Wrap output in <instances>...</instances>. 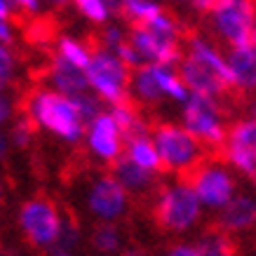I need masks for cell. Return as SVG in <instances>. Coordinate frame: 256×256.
Here are the masks:
<instances>
[{
	"mask_svg": "<svg viewBox=\"0 0 256 256\" xmlns=\"http://www.w3.org/2000/svg\"><path fill=\"white\" fill-rule=\"evenodd\" d=\"M12 16H14L12 5H10L8 0H0V22H12Z\"/></svg>",
	"mask_w": 256,
	"mask_h": 256,
	"instance_id": "cell-34",
	"label": "cell"
},
{
	"mask_svg": "<svg viewBox=\"0 0 256 256\" xmlns=\"http://www.w3.org/2000/svg\"><path fill=\"white\" fill-rule=\"evenodd\" d=\"M113 176L118 178V184L130 195L148 193L158 181V174H153V172H148V170H141V167H136L134 162L124 160V158H120L113 164Z\"/></svg>",
	"mask_w": 256,
	"mask_h": 256,
	"instance_id": "cell-18",
	"label": "cell"
},
{
	"mask_svg": "<svg viewBox=\"0 0 256 256\" xmlns=\"http://www.w3.org/2000/svg\"><path fill=\"white\" fill-rule=\"evenodd\" d=\"M10 139H8V132L5 130H0V162H5L10 156Z\"/></svg>",
	"mask_w": 256,
	"mask_h": 256,
	"instance_id": "cell-33",
	"label": "cell"
},
{
	"mask_svg": "<svg viewBox=\"0 0 256 256\" xmlns=\"http://www.w3.org/2000/svg\"><path fill=\"white\" fill-rule=\"evenodd\" d=\"M181 24L174 14L162 10L144 26H132L127 31L130 45L144 64H174L181 59Z\"/></svg>",
	"mask_w": 256,
	"mask_h": 256,
	"instance_id": "cell-2",
	"label": "cell"
},
{
	"mask_svg": "<svg viewBox=\"0 0 256 256\" xmlns=\"http://www.w3.org/2000/svg\"><path fill=\"white\" fill-rule=\"evenodd\" d=\"M24 116L40 132L59 139L62 144L76 146L85 134V118L80 113L76 96L59 94L50 87H40L28 94L24 104Z\"/></svg>",
	"mask_w": 256,
	"mask_h": 256,
	"instance_id": "cell-1",
	"label": "cell"
},
{
	"mask_svg": "<svg viewBox=\"0 0 256 256\" xmlns=\"http://www.w3.org/2000/svg\"><path fill=\"white\" fill-rule=\"evenodd\" d=\"M122 158L134 162L136 167H141V170L153 172V174L162 172L160 170V160H158V150L153 146V139H150V132H139V134L127 136Z\"/></svg>",
	"mask_w": 256,
	"mask_h": 256,
	"instance_id": "cell-17",
	"label": "cell"
},
{
	"mask_svg": "<svg viewBox=\"0 0 256 256\" xmlns=\"http://www.w3.org/2000/svg\"><path fill=\"white\" fill-rule=\"evenodd\" d=\"M256 228V195L235 193V198L218 212V230L224 235H244Z\"/></svg>",
	"mask_w": 256,
	"mask_h": 256,
	"instance_id": "cell-13",
	"label": "cell"
},
{
	"mask_svg": "<svg viewBox=\"0 0 256 256\" xmlns=\"http://www.w3.org/2000/svg\"><path fill=\"white\" fill-rule=\"evenodd\" d=\"M249 42L256 47V24H254V28H252V38H249Z\"/></svg>",
	"mask_w": 256,
	"mask_h": 256,
	"instance_id": "cell-39",
	"label": "cell"
},
{
	"mask_svg": "<svg viewBox=\"0 0 256 256\" xmlns=\"http://www.w3.org/2000/svg\"><path fill=\"white\" fill-rule=\"evenodd\" d=\"M70 5L78 10V14L85 22L94 24V26H106L113 22V16L120 10L118 0H70Z\"/></svg>",
	"mask_w": 256,
	"mask_h": 256,
	"instance_id": "cell-19",
	"label": "cell"
},
{
	"mask_svg": "<svg viewBox=\"0 0 256 256\" xmlns=\"http://www.w3.org/2000/svg\"><path fill=\"white\" fill-rule=\"evenodd\" d=\"M85 148L90 158H94L101 164H116L122 158L124 150V132L120 130L118 120L108 110H99L96 116L85 124V134H82Z\"/></svg>",
	"mask_w": 256,
	"mask_h": 256,
	"instance_id": "cell-11",
	"label": "cell"
},
{
	"mask_svg": "<svg viewBox=\"0 0 256 256\" xmlns=\"http://www.w3.org/2000/svg\"><path fill=\"white\" fill-rule=\"evenodd\" d=\"M16 118V101L10 94V90H0V130L10 127V122Z\"/></svg>",
	"mask_w": 256,
	"mask_h": 256,
	"instance_id": "cell-28",
	"label": "cell"
},
{
	"mask_svg": "<svg viewBox=\"0 0 256 256\" xmlns=\"http://www.w3.org/2000/svg\"><path fill=\"white\" fill-rule=\"evenodd\" d=\"M54 256H73V254H70V252H66V249H59Z\"/></svg>",
	"mask_w": 256,
	"mask_h": 256,
	"instance_id": "cell-40",
	"label": "cell"
},
{
	"mask_svg": "<svg viewBox=\"0 0 256 256\" xmlns=\"http://www.w3.org/2000/svg\"><path fill=\"white\" fill-rule=\"evenodd\" d=\"M16 70H19V62H16L14 50L0 42V90H10V85L16 78Z\"/></svg>",
	"mask_w": 256,
	"mask_h": 256,
	"instance_id": "cell-26",
	"label": "cell"
},
{
	"mask_svg": "<svg viewBox=\"0 0 256 256\" xmlns=\"http://www.w3.org/2000/svg\"><path fill=\"white\" fill-rule=\"evenodd\" d=\"M188 176H190L188 184L204 212L218 214L238 193V174L218 160H210V162L202 160Z\"/></svg>",
	"mask_w": 256,
	"mask_h": 256,
	"instance_id": "cell-8",
	"label": "cell"
},
{
	"mask_svg": "<svg viewBox=\"0 0 256 256\" xmlns=\"http://www.w3.org/2000/svg\"><path fill=\"white\" fill-rule=\"evenodd\" d=\"M14 38H16L14 24H12V22H0V42H2V45H10V47H12Z\"/></svg>",
	"mask_w": 256,
	"mask_h": 256,
	"instance_id": "cell-31",
	"label": "cell"
},
{
	"mask_svg": "<svg viewBox=\"0 0 256 256\" xmlns=\"http://www.w3.org/2000/svg\"><path fill=\"white\" fill-rule=\"evenodd\" d=\"M226 164L242 176L256 174V120L252 116L240 118L226 132L224 141Z\"/></svg>",
	"mask_w": 256,
	"mask_h": 256,
	"instance_id": "cell-12",
	"label": "cell"
},
{
	"mask_svg": "<svg viewBox=\"0 0 256 256\" xmlns=\"http://www.w3.org/2000/svg\"><path fill=\"white\" fill-rule=\"evenodd\" d=\"M181 127L188 130L204 148H221L228 132L221 99L204 94H188L181 104Z\"/></svg>",
	"mask_w": 256,
	"mask_h": 256,
	"instance_id": "cell-7",
	"label": "cell"
},
{
	"mask_svg": "<svg viewBox=\"0 0 256 256\" xmlns=\"http://www.w3.org/2000/svg\"><path fill=\"white\" fill-rule=\"evenodd\" d=\"M85 207L90 216L101 224H118L130 212V193L118 184L113 174H101L87 186Z\"/></svg>",
	"mask_w": 256,
	"mask_h": 256,
	"instance_id": "cell-10",
	"label": "cell"
},
{
	"mask_svg": "<svg viewBox=\"0 0 256 256\" xmlns=\"http://www.w3.org/2000/svg\"><path fill=\"white\" fill-rule=\"evenodd\" d=\"M0 256H5V249H2V244H0Z\"/></svg>",
	"mask_w": 256,
	"mask_h": 256,
	"instance_id": "cell-43",
	"label": "cell"
},
{
	"mask_svg": "<svg viewBox=\"0 0 256 256\" xmlns=\"http://www.w3.org/2000/svg\"><path fill=\"white\" fill-rule=\"evenodd\" d=\"M118 2H127V0H118Z\"/></svg>",
	"mask_w": 256,
	"mask_h": 256,
	"instance_id": "cell-44",
	"label": "cell"
},
{
	"mask_svg": "<svg viewBox=\"0 0 256 256\" xmlns=\"http://www.w3.org/2000/svg\"><path fill=\"white\" fill-rule=\"evenodd\" d=\"M249 116H252V118L256 120V104H252V110H249Z\"/></svg>",
	"mask_w": 256,
	"mask_h": 256,
	"instance_id": "cell-41",
	"label": "cell"
},
{
	"mask_svg": "<svg viewBox=\"0 0 256 256\" xmlns=\"http://www.w3.org/2000/svg\"><path fill=\"white\" fill-rule=\"evenodd\" d=\"M218 0H190V10L200 12V14H210V10L216 5Z\"/></svg>",
	"mask_w": 256,
	"mask_h": 256,
	"instance_id": "cell-32",
	"label": "cell"
},
{
	"mask_svg": "<svg viewBox=\"0 0 256 256\" xmlns=\"http://www.w3.org/2000/svg\"><path fill=\"white\" fill-rule=\"evenodd\" d=\"M150 139L158 150V160H160L162 172L184 176V174H190L204 160V146L178 122L158 124Z\"/></svg>",
	"mask_w": 256,
	"mask_h": 256,
	"instance_id": "cell-4",
	"label": "cell"
},
{
	"mask_svg": "<svg viewBox=\"0 0 256 256\" xmlns=\"http://www.w3.org/2000/svg\"><path fill=\"white\" fill-rule=\"evenodd\" d=\"M256 24V10L252 0H218L210 10L212 33L228 47L247 45Z\"/></svg>",
	"mask_w": 256,
	"mask_h": 256,
	"instance_id": "cell-9",
	"label": "cell"
},
{
	"mask_svg": "<svg viewBox=\"0 0 256 256\" xmlns=\"http://www.w3.org/2000/svg\"><path fill=\"white\" fill-rule=\"evenodd\" d=\"M92 244L99 254H116L122 247V233L116 224H101L92 233Z\"/></svg>",
	"mask_w": 256,
	"mask_h": 256,
	"instance_id": "cell-24",
	"label": "cell"
},
{
	"mask_svg": "<svg viewBox=\"0 0 256 256\" xmlns=\"http://www.w3.org/2000/svg\"><path fill=\"white\" fill-rule=\"evenodd\" d=\"M202 210L198 195L186 178L172 181L160 188L156 198V221L164 233L186 235L195 230L202 221Z\"/></svg>",
	"mask_w": 256,
	"mask_h": 256,
	"instance_id": "cell-3",
	"label": "cell"
},
{
	"mask_svg": "<svg viewBox=\"0 0 256 256\" xmlns=\"http://www.w3.org/2000/svg\"><path fill=\"white\" fill-rule=\"evenodd\" d=\"M252 178H254V195H256V174H254V176H252Z\"/></svg>",
	"mask_w": 256,
	"mask_h": 256,
	"instance_id": "cell-42",
	"label": "cell"
},
{
	"mask_svg": "<svg viewBox=\"0 0 256 256\" xmlns=\"http://www.w3.org/2000/svg\"><path fill=\"white\" fill-rule=\"evenodd\" d=\"M170 2H174L178 8H190V0H170Z\"/></svg>",
	"mask_w": 256,
	"mask_h": 256,
	"instance_id": "cell-37",
	"label": "cell"
},
{
	"mask_svg": "<svg viewBox=\"0 0 256 256\" xmlns=\"http://www.w3.org/2000/svg\"><path fill=\"white\" fill-rule=\"evenodd\" d=\"M228 62V82L242 94H256V47L252 42L230 47L226 54Z\"/></svg>",
	"mask_w": 256,
	"mask_h": 256,
	"instance_id": "cell-14",
	"label": "cell"
},
{
	"mask_svg": "<svg viewBox=\"0 0 256 256\" xmlns=\"http://www.w3.org/2000/svg\"><path fill=\"white\" fill-rule=\"evenodd\" d=\"M45 80L50 90L66 94V96H78V94L90 92L87 90L85 70L68 62H64V59H59L54 54H52V62H50V66L45 70Z\"/></svg>",
	"mask_w": 256,
	"mask_h": 256,
	"instance_id": "cell-15",
	"label": "cell"
},
{
	"mask_svg": "<svg viewBox=\"0 0 256 256\" xmlns=\"http://www.w3.org/2000/svg\"><path fill=\"white\" fill-rule=\"evenodd\" d=\"M54 56H59L64 62H68V64H73V66H78V68L85 70L87 64H90V56H92V47L78 38L64 36V38L56 40Z\"/></svg>",
	"mask_w": 256,
	"mask_h": 256,
	"instance_id": "cell-20",
	"label": "cell"
},
{
	"mask_svg": "<svg viewBox=\"0 0 256 256\" xmlns=\"http://www.w3.org/2000/svg\"><path fill=\"white\" fill-rule=\"evenodd\" d=\"M8 2L12 5L14 12H24V14H28V16H38L45 12L40 0H8Z\"/></svg>",
	"mask_w": 256,
	"mask_h": 256,
	"instance_id": "cell-29",
	"label": "cell"
},
{
	"mask_svg": "<svg viewBox=\"0 0 256 256\" xmlns=\"http://www.w3.org/2000/svg\"><path fill=\"white\" fill-rule=\"evenodd\" d=\"M198 252L200 256H235L233 242H230V235H224L221 230H212V233H204L198 240Z\"/></svg>",
	"mask_w": 256,
	"mask_h": 256,
	"instance_id": "cell-23",
	"label": "cell"
},
{
	"mask_svg": "<svg viewBox=\"0 0 256 256\" xmlns=\"http://www.w3.org/2000/svg\"><path fill=\"white\" fill-rule=\"evenodd\" d=\"M110 113H113V118L118 120V124H120V130L124 132V136H132V134H139V132H148L146 120H144L139 110L132 108L127 101L113 106Z\"/></svg>",
	"mask_w": 256,
	"mask_h": 256,
	"instance_id": "cell-22",
	"label": "cell"
},
{
	"mask_svg": "<svg viewBox=\"0 0 256 256\" xmlns=\"http://www.w3.org/2000/svg\"><path fill=\"white\" fill-rule=\"evenodd\" d=\"M122 256H146L144 252H139V249H130V252H124Z\"/></svg>",
	"mask_w": 256,
	"mask_h": 256,
	"instance_id": "cell-38",
	"label": "cell"
},
{
	"mask_svg": "<svg viewBox=\"0 0 256 256\" xmlns=\"http://www.w3.org/2000/svg\"><path fill=\"white\" fill-rule=\"evenodd\" d=\"M176 70L190 94H204V96L221 99L226 90H230L221 78H216L214 73H210L207 68L198 66V64L190 62V59L184 54H181V59H178V64H176Z\"/></svg>",
	"mask_w": 256,
	"mask_h": 256,
	"instance_id": "cell-16",
	"label": "cell"
},
{
	"mask_svg": "<svg viewBox=\"0 0 256 256\" xmlns=\"http://www.w3.org/2000/svg\"><path fill=\"white\" fill-rule=\"evenodd\" d=\"M5 200V176L0 174V202Z\"/></svg>",
	"mask_w": 256,
	"mask_h": 256,
	"instance_id": "cell-36",
	"label": "cell"
},
{
	"mask_svg": "<svg viewBox=\"0 0 256 256\" xmlns=\"http://www.w3.org/2000/svg\"><path fill=\"white\" fill-rule=\"evenodd\" d=\"M16 224L24 240L36 249H59L62 235L66 228V216L52 200L47 198H31L19 207Z\"/></svg>",
	"mask_w": 256,
	"mask_h": 256,
	"instance_id": "cell-6",
	"label": "cell"
},
{
	"mask_svg": "<svg viewBox=\"0 0 256 256\" xmlns=\"http://www.w3.org/2000/svg\"><path fill=\"white\" fill-rule=\"evenodd\" d=\"M162 256H200V252L190 242H178V244H172L170 249H164Z\"/></svg>",
	"mask_w": 256,
	"mask_h": 256,
	"instance_id": "cell-30",
	"label": "cell"
},
{
	"mask_svg": "<svg viewBox=\"0 0 256 256\" xmlns=\"http://www.w3.org/2000/svg\"><path fill=\"white\" fill-rule=\"evenodd\" d=\"M120 10H122L124 19L132 26H144L153 16L160 14L164 5L162 0H127V2H120Z\"/></svg>",
	"mask_w": 256,
	"mask_h": 256,
	"instance_id": "cell-21",
	"label": "cell"
},
{
	"mask_svg": "<svg viewBox=\"0 0 256 256\" xmlns=\"http://www.w3.org/2000/svg\"><path fill=\"white\" fill-rule=\"evenodd\" d=\"M36 127L31 124V120L24 116V118H14L12 122H10V134H8V139H10V146L12 148H31L33 139H36Z\"/></svg>",
	"mask_w": 256,
	"mask_h": 256,
	"instance_id": "cell-25",
	"label": "cell"
},
{
	"mask_svg": "<svg viewBox=\"0 0 256 256\" xmlns=\"http://www.w3.org/2000/svg\"><path fill=\"white\" fill-rule=\"evenodd\" d=\"M124 42H127V28H124L122 24H116V22L106 24V28L101 33V47L116 54Z\"/></svg>",
	"mask_w": 256,
	"mask_h": 256,
	"instance_id": "cell-27",
	"label": "cell"
},
{
	"mask_svg": "<svg viewBox=\"0 0 256 256\" xmlns=\"http://www.w3.org/2000/svg\"><path fill=\"white\" fill-rule=\"evenodd\" d=\"M42 10H64L70 5V0H40Z\"/></svg>",
	"mask_w": 256,
	"mask_h": 256,
	"instance_id": "cell-35",
	"label": "cell"
},
{
	"mask_svg": "<svg viewBox=\"0 0 256 256\" xmlns=\"http://www.w3.org/2000/svg\"><path fill=\"white\" fill-rule=\"evenodd\" d=\"M85 78L90 94L101 101V106L106 104L108 108H113L130 99L132 68H127L113 52L104 50V47L92 50L90 64L85 68Z\"/></svg>",
	"mask_w": 256,
	"mask_h": 256,
	"instance_id": "cell-5",
	"label": "cell"
}]
</instances>
